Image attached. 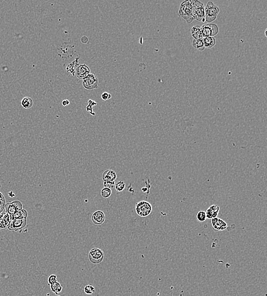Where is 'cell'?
<instances>
[{
  "label": "cell",
  "mask_w": 267,
  "mask_h": 296,
  "mask_svg": "<svg viewBox=\"0 0 267 296\" xmlns=\"http://www.w3.org/2000/svg\"><path fill=\"white\" fill-rule=\"evenodd\" d=\"M194 1L188 0L183 1L180 5L179 14L188 23H191L194 18L192 16V9Z\"/></svg>",
  "instance_id": "6da1fadb"
},
{
  "label": "cell",
  "mask_w": 267,
  "mask_h": 296,
  "mask_svg": "<svg viewBox=\"0 0 267 296\" xmlns=\"http://www.w3.org/2000/svg\"><path fill=\"white\" fill-rule=\"evenodd\" d=\"M220 10L211 1H209L205 7L206 21L210 23L215 20Z\"/></svg>",
  "instance_id": "7a4b0ae2"
},
{
  "label": "cell",
  "mask_w": 267,
  "mask_h": 296,
  "mask_svg": "<svg viewBox=\"0 0 267 296\" xmlns=\"http://www.w3.org/2000/svg\"><path fill=\"white\" fill-rule=\"evenodd\" d=\"M135 210L137 214L141 217H147L151 214L152 207L150 203L146 201H141L136 204Z\"/></svg>",
  "instance_id": "3957f363"
},
{
  "label": "cell",
  "mask_w": 267,
  "mask_h": 296,
  "mask_svg": "<svg viewBox=\"0 0 267 296\" xmlns=\"http://www.w3.org/2000/svg\"><path fill=\"white\" fill-rule=\"evenodd\" d=\"M192 16L194 19L197 20H202L203 18H205V7L201 2L197 0L194 1Z\"/></svg>",
  "instance_id": "277c9868"
},
{
  "label": "cell",
  "mask_w": 267,
  "mask_h": 296,
  "mask_svg": "<svg viewBox=\"0 0 267 296\" xmlns=\"http://www.w3.org/2000/svg\"><path fill=\"white\" fill-rule=\"evenodd\" d=\"M82 83L84 89L87 90H93L97 88L99 80L95 74H89L83 80Z\"/></svg>",
  "instance_id": "5b68a950"
},
{
  "label": "cell",
  "mask_w": 267,
  "mask_h": 296,
  "mask_svg": "<svg viewBox=\"0 0 267 296\" xmlns=\"http://www.w3.org/2000/svg\"><path fill=\"white\" fill-rule=\"evenodd\" d=\"M104 253L102 249L97 248L91 249L88 253L89 261L93 264H99L103 262Z\"/></svg>",
  "instance_id": "8992f818"
},
{
  "label": "cell",
  "mask_w": 267,
  "mask_h": 296,
  "mask_svg": "<svg viewBox=\"0 0 267 296\" xmlns=\"http://www.w3.org/2000/svg\"><path fill=\"white\" fill-rule=\"evenodd\" d=\"M201 30L204 38L214 37L219 32L218 26L214 24L204 25L201 27Z\"/></svg>",
  "instance_id": "52a82bcc"
},
{
  "label": "cell",
  "mask_w": 267,
  "mask_h": 296,
  "mask_svg": "<svg viewBox=\"0 0 267 296\" xmlns=\"http://www.w3.org/2000/svg\"><path fill=\"white\" fill-rule=\"evenodd\" d=\"M27 223V219H14L11 221L7 228L11 231H18L24 228Z\"/></svg>",
  "instance_id": "ba28073f"
},
{
  "label": "cell",
  "mask_w": 267,
  "mask_h": 296,
  "mask_svg": "<svg viewBox=\"0 0 267 296\" xmlns=\"http://www.w3.org/2000/svg\"><path fill=\"white\" fill-rule=\"evenodd\" d=\"M5 212L10 216H13L22 209V204L19 201H14L5 204Z\"/></svg>",
  "instance_id": "9c48e42d"
},
{
  "label": "cell",
  "mask_w": 267,
  "mask_h": 296,
  "mask_svg": "<svg viewBox=\"0 0 267 296\" xmlns=\"http://www.w3.org/2000/svg\"><path fill=\"white\" fill-rule=\"evenodd\" d=\"M90 73L89 68L87 65H79L75 70V75L79 79L83 80L84 79L89 75Z\"/></svg>",
  "instance_id": "30bf717a"
},
{
  "label": "cell",
  "mask_w": 267,
  "mask_h": 296,
  "mask_svg": "<svg viewBox=\"0 0 267 296\" xmlns=\"http://www.w3.org/2000/svg\"><path fill=\"white\" fill-rule=\"evenodd\" d=\"M211 224L213 228L217 231H223L227 228L226 222L218 217L211 219Z\"/></svg>",
  "instance_id": "8fae6325"
},
{
  "label": "cell",
  "mask_w": 267,
  "mask_h": 296,
  "mask_svg": "<svg viewBox=\"0 0 267 296\" xmlns=\"http://www.w3.org/2000/svg\"><path fill=\"white\" fill-rule=\"evenodd\" d=\"M106 220L105 214L102 211H96L93 214L92 221L95 225H101L103 224Z\"/></svg>",
  "instance_id": "7c38bea8"
},
{
  "label": "cell",
  "mask_w": 267,
  "mask_h": 296,
  "mask_svg": "<svg viewBox=\"0 0 267 296\" xmlns=\"http://www.w3.org/2000/svg\"><path fill=\"white\" fill-rule=\"evenodd\" d=\"M219 212V207L216 204L211 205L210 207L206 210V218L209 219H212L214 218L217 217Z\"/></svg>",
  "instance_id": "4fadbf2b"
},
{
  "label": "cell",
  "mask_w": 267,
  "mask_h": 296,
  "mask_svg": "<svg viewBox=\"0 0 267 296\" xmlns=\"http://www.w3.org/2000/svg\"><path fill=\"white\" fill-rule=\"evenodd\" d=\"M117 175L116 173L112 170H107L105 171L102 175L103 181H111L115 182L116 180Z\"/></svg>",
  "instance_id": "5bb4252c"
},
{
  "label": "cell",
  "mask_w": 267,
  "mask_h": 296,
  "mask_svg": "<svg viewBox=\"0 0 267 296\" xmlns=\"http://www.w3.org/2000/svg\"><path fill=\"white\" fill-rule=\"evenodd\" d=\"M191 34H192V37L194 38V39L199 40V39H203L204 38V37L202 34L201 27L198 25L192 27Z\"/></svg>",
  "instance_id": "9a60e30c"
},
{
  "label": "cell",
  "mask_w": 267,
  "mask_h": 296,
  "mask_svg": "<svg viewBox=\"0 0 267 296\" xmlns=\"http://www.w3.org/2000/svg\"><path fill=\"white\" fill-rule=\"evenodd\" d=\"M203 40L204 42L205 47L207 48H211L215 45L216 40L214 37L204 38Z\"/></svg>",
  "instance_id": "2e32d148"
},
{
  "label": "cell",
  "mask_w": 267,
  "mask_h": 296,
  "mask_svg": "<svg viewBox=\"0 0 267 296\" xmlns=\"http://www.w3.org/2000/svg\"><path fill=\"white\" fill-rule=\"evenodd\" d=\"M11 221L13 220L14 219H27L28 217V212L24 209H22L20 211H18L13 216H10Z\"/></svg>",
  "instance_id": "e0dca14e"
},
{
  "label": "cell",
  "mask_w": 267,
  "mask_h": 296,
  "mask_svg": "<svg viewBox=\"0 0 267 296\" xmlns=\"http://www.w3.org/2000/svg\"><path fill=\"white\" fill-rule=\"evenodd\" d=\"M11 221L10 215L7 214L6 212H4V217L2 221L0 223V230H4L7 228V225Z\"/></svg>",
  "instance_id": "ac0fdd59"
},
{
  "label": "cell",
  "mask_w": 267,
  "mask_h": 296,
  "mask_svg": "<svg viewBox=\"0 0 267 296\" xmlns=\"http://www.w3.org/2000/svg\"><path fill=\"white\" fill-rule=\"evenodd\" d=\"M21 106L25 109H30L33 106V100L29 97L24 98L21 101Z\"/></svg>",
  "instance_id": "d6986e66"
},
{
  "label": "cell",
  "mask_w": 267,
  "mask_h": 296,
  "mask_svg": "<svg viewBox=\"0 0 267 296\" xmlns=\"http://www.w3.org/2000/svg\"><path fill=\"white\" fill-rule=\"evenodd\" d=\"M50 288L52 292L55 293L56 295H58L59 293L61 292L62 290V286L58 281H56L50 285Z\"/></svg>",
  "instance_id": "ffe728a7"
},
{
  "label": "cell",
  "mask_w": 267,
  "mask_h": 296,
  "mask_svg": "<svg viewBox=\"0 0 267 296\" xmlns=\"http://www.w3.org/2000/svg\"><path fill=\"white\" fill-rule=\"evenodd\" d=\"M192 46L194 48H197L199 51H203L205 48L203 39H199V40L194 39L192 41Z\"/></svg>",
  "instance_id": "44dd1931"
},
{
  "label": "cell",
  "mask_w": 267,
  "mask_h": 296,
  "mask_svg": "<svg viewBox=\"0 0 267 296\" xmlns=\"http://www.w3.org/2000/svg\"><path fill=\"white\" fill-rule=\"evenodd\" d=\"M112 194V190L109 188L104 187L101 190V195L104 198H108Z\"/></svg>",
  "instance_id": "7402d4cb"
},
{
  "label": "cell",
  "mask_w": 267,
  "mask_h": 296,
  "mask_svg": "<svg viewBox=\"0 0 267 296\" xmlns=\"http://www.w3.org/2000/svg\"><path fill=\"white\" fill-rule=\"evenodd\" d=\"M206 212L203 211H199L197 214V219L198 221L203 222L206 220Z\"/></svg>",
  "instance_id": "603a6c76"
},
{
  "label": "cell",
  "mask_w": 267,
  "mask_h": 296,
  "mask_svg": "<svg viewBox=\"0 0 267 296\" xmlns=\"http://www.w3.org/2000/svg\"><path fill=\"white\" fill-rule=\"evenodd\" d=\"M115 189L118 192H121L124 190L125 187V184L124 183V182L123 181V180H121V181H119L116 184H115Z\"/></svg>",
  "instance_id": "cb8c5ba5"
},
{
  "label": "cell",
  "mask_w": 267,
  "mask_h": 296,
  "mask_svg": "<svg viewBox=\"0 0 267 296\" xmlns=\"http://www.w3.org/2000/svg\"><path fill=\"white\" fill-rule=\"evenodd\" d=\"M84 290L87 294H92L95 292V289L93 285H88L84 287Z\"/></svg>",
  "instance_id": "d4e9b609"
},
{
  "label": "cell",
  "mask_w": 267,
  "mask_h": 296,
  "mask_svg": "<svg viewBox=\"0 0 267 296\" xmlns=\"http://www.w3.org/2000/svg\"><path fill=\"white\" fill-rule=\"evenodd\" d=\"M115 186V182H111V181H104V186L106 188H109L110 189H113V187Z\"/></svg>",
  "instance_id": "484cf974"
},
{
  "label": "cell",
  "mask_w": 267,
  "mask_h": 296,
  "mask_svg": "<svg viewBox=\"0 0 267 296\" xmlns=\"http://www.w3.org/2000/svg\"><path fill=\"white\" fill-rule=\"evenodd\" d=\"M57 281V277L55 275H52L49 276L48 279V283L49 285Z\"/></svg>",
  "instance_id": "4316f807"
},
{
  "label": "cell",
  "mask_w": 267,
  "mask_h": 296,
  "mask_svg": "<svg viewBox=\"0 0 267 296\" xmlns=\"http://www.w3.org/2000/svg\"><path fill=\"white\" fill-rule=\"evenodd\" d=\"M101 97H102V99H103L104 101H106V100H109L111 98V95L108 92H105L102 94Z\"/></svg>",
  "instance_id": "83f0119b"
},
{
  "label": "cell",
  "mask_w": 267,
  "mask_h": 296,
  "mask_svg": "<svg viewBox=\"0 0 267 296\" xmlns=\"http://www.w3.org/2000/svg\"><path fill=\"white\" fill-rule=\"evenodd\" d=\"M88 42V38L86 36H83L81 38V42L83 43V44H86Z\"/></svg>",
  "instance_id": "f1b7e54d"
},
{
  "label": "cell",
  "mask_w": 267,
  "mask_h": 296,
  "mask_svg": "<svg viewBox=\"0 0 267 296\" xmlns=\"http://www.w3.org/2000/svg\"><path fill=\"white\" fill-rule=\"evenodd\" d=\"M70 104V102L69 101V100L66 99V100H65L62 102V105L63 107H66V106H69V104Z\"/></svg>",
  "instance_id": "f546056e"
},
{
  "label": "cell",
  "mask_w": 267,
  "mask_h": 296,
  "mask_svg": "<svg viewBox=\"0 0 267 296\" xmlns=\"http://www.w3.org/2000/svg\"><path fill=\"white\" fill-rule=\"evenodd\" d=\"M5 204H6V203L0 205V214L2 213L4 211L5 207Z\"/></svg>",
  "instance_id": "4dcf8cb0"
},
{
  "label": "cell",
  "mask_w": 267,
  "mask_h": 296,
  "mask_svg": "<svg viewBox=\"0 0 267 296\" xmlns=\"http://www.w3.org/2000/svg\"><path fill=\"white\" fill-rule=\"evenodd\" d=\"M8 195L11 198L14 197H15V194L13 193V191H11L8 193Z\"/></svg>",
  "instance_id": "1f68e13d"
},
{
  "label": "cell",
  "mask_w": 267,
  "mask_h": 296,
  "mask_svg": "<svg viewBox=\"0 0 267 296\" xmlns=\"http://www.w3.org/2000/svg\"><path fill=\"white\" fill-rule=\"evenodd\" d=\"M4 212H2V213L0 214V223L2 221V219H3V217H4Z\"/></svg>",
  "instance_id": "d6a6232c"
},
{
  "label": "cell",
  "mask_w": 267,
  "mask_h": 296,
  "mask_svg": "<svg viewBox=\"0 0 267 296\" xmlns=\"http://www.w3.org/2000/svg\"><path fill=\"white\" fill-rule=\"evenodd\" d=\"M4 198V195H3V194H2V193L0 192V200H1V199H2V198Z\"/></svg>",
  "instance_id": "836d02e7"
},
{
  "label": "cell",
  "mask_w": 267,
  "mask_h": 296,
  "mask_svg": "<svg viewBox=\"0 0 267 296\" xmlns=\"http://www.w3.org/2000/svg\"><path fill=\"white\" fill-rule=\"evenodd\" d=\"M265 37H267V29H265Z\"/></svg>",
  "instance_id": "e575fe53"
},
{
  "label": "cell",
  "mask_w": 267,
  "mask_h": 296,
  "mask_svg": "<svg viewBox=\"0 0 267 296\" xmlns=\"http://www.w3.org/2000/svg\"><path fill=\"white\" fill-rule=\"evenodd\" d=\"M0 187H1V184H0Z\"/></svg>",
  "instance_id": "d590c367"
},
{
  "label": "cell",
  "mask_w": 267,
  "mask_h": 296,
  "mask_svg": "<svg viewBox=\"0 0 267 296\" xmlns=\"http://www.w3.org/2000/svg\"></svg>",
  "instance_id": "8d00e7d4"
}]
</instances>
